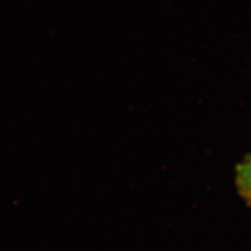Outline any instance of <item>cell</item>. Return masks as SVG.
Segmentation results:
<instances>
[{
  "label": "cell",
  "mask_w": 251,
  "mask_h": 251,
  "mask_svg": "<svg viewBox=\"0 0 251 251\" xmlns=\"http://www.w3.org/2000/svg\"><path fill=\"white\" fill-rule=\"evenodd\" d=\"M235 185L240 197L251 207V153L237 164L235 170Z\"/></svg>",
  "instance_id": "obj_1"
}]
</instances>
